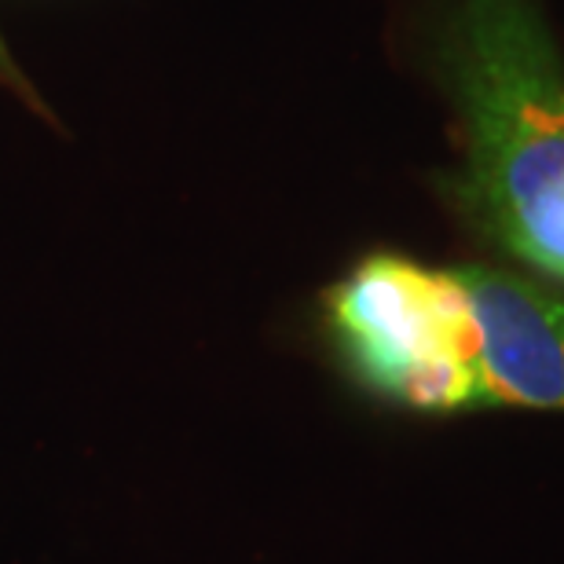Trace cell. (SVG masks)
I'll list each match as a JSON object with an SVG mask.
<instances>
[{"label":"cell","instance_id":"cell-3","mask_svg":"<svg viewBox=\"0 0 564 564\" xmlns=\"http://www.w3.org/2000/svg\"><path fill=\"white\" fill-rule=\"evenodd\" d=\"M484 408L564 411V297L510 268L462 264Z\"/></svg>","mask_w":564,"mask_h":564},{"label":"cell","instance_id":"cell-4","mask_svg":"<svg viewBox=\"0 0 564 564\" xmlns=\"http://www.w3.org/2000/svg\"><path fill=\"white\" fill-rule=\"evenodd\" d=\"M0 63H4V66H8V59H4V48H0Z\"/></svg>","mask_w":564,"mask_h":564},{"label":"cell","instance_id":"cell-1","mask_svg":"<svg viewBox=\"0 0 564 564\" xmlns=\"http://www.w3.org/2000/svg\"><path fill=\"white\" fill-rule=\"evenodd\" d=\"M433 63L458 118L462 209L564 286V59L539 0H440Z\"/></svg>","mask_w":564,"mask_h":564},{"label":"cell","instance_id":"cell-2","mask_svg":"<svg viewBox=\"0 0 564 564\" xmlns=\"http://www.w3.org/2000/svg\"><path fill=\"white\" fill-rule=\"evenodd\" d=\"M330 326L370 389L419 411L484 408L455 268L370 257L330 293Z\"/></svg>","mask_w":564,"mask_h":564}]
</instances>
